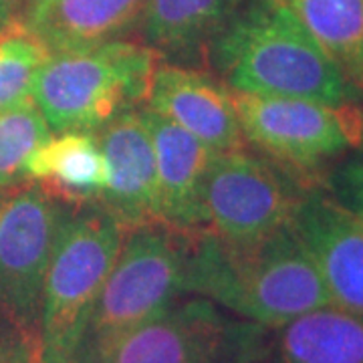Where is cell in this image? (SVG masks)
Listing matches in <instances>:
<instances>
[{"label":"cell","mask_w":363,"mask_h":363,"mask_svg":"<svg viewBox=\"0 0 363 363\" xmlns=\"http://www.w3.org/2000/svg\"><path fill=\"white\" fill-rule=\"evenodd\" d=\"M281 2H283V0H281Z\"/></svg>","instance_id":"cell-25"},{"label":"cell","mask_w":363,"mask_h":363,"mask_svg":"<svg viewBox=\"0 0 363 363\" xmlns=\"http://www.w3.org/2000/svg\"><path fill=\"white\" fill-rule=\"evenodd\" d=\"M188 234L164 222L125 233L69 363H104L121 339L184 295Z\"/></svg>","instance_id":"cell-5"},{"label":"cell","mask_w":363,"mask_h":363,"mask_svg":"<svg viewBox=\"0 0 363 363\" xmlns=\"http://www.w3.org/2000/svg\"><path fill=\"white\" fill-rule=\"evenodd\" d=\"M128 226L99 202L71 204L43 285L37 363H69Z\"/></svg>","instance_id":"cell-4"},{"label":"cell","mask_w":363,"mask_h":363,"mask_svg":"<svg viewBox=\"0 0 363 363\" xmlns=\"http://www.w3.org/2000/svg\"><path fill=\"white\" fill-rule=\"evenodd\" d=\"M51 133L33 99L0 111V188L25 178L28 157L51 138Z\"/></svg>","instance_id":"cell-20"},{"label":"cell","mask_w":363,"mask_h":363,"mask_svg":"<svg viewBox=\"0 0 363 363\" xmlns=\"http://www.w3.org/2000/svg\"><path fill=\"white\" fill-rule=\"evenodd\" d=\"M0 363H37V347L0 309Z\"/></svg>","instance_id":"cell-21"},{"label":"cell","mask_w":363,"mask_h":363,"mask_svg":"<svg viewBox=\"0 0 363 363\" xmlns=\"http://www.w3.org/2000/svg\"><path fill=\"white\" fill-rule=\"evenodd\" d=\"M25 178L67 204L95 202L107 184V166L91 131H61L28 157Z\"/></svg>","instance_id":"cell-17"},{"label":"cell","mask_w":363,"mask_h":363,"mask_svg":"<svg viewBox=\"0 0 363 363\" xmlns=\"http://www.w3.org/2000/svg\"><path fill=\"white\" fill-rule=\"evenodd\" d=\"M69 206L37 182L0 188V309L35 347L45 274Z\"/></svg>","instance_id":"cell-7"},{"label":"cell","mask_w":363,"mask_h":363,"mask_svg":"<svg viewBox=\"0 0 363 363\" xmlns=\"http://www.w3.org/2000/svg\"><path fill=\"white\" fill-rule=\"evenodd\" d=\"M145 107L216 154L245 150L247 145L230 89L220 79L194 67L160 61Z\"/></svg>","instance_id":"cell-10"},{"label":"cell","mask_w":363,"mask_h":363,"mask_svg":"<svg viewBox=\"0 0 363 363\" xmlns=\"http://www.w3.org/2000/svg\"><path fill=\"white\" fill-rule=\"evenodd\" d=\"M49 49L35 39L21 23L0 30V111L33 99V85Z\"/></svg>","instance_id":"cell-19"},{"label":"cell","mask_w":363,"mask_h":363,"mask_svg":"<svg viewBox=\"0 0 363 363\" xmlns=\"http://www.w3.org/2000/svg\"><path fill=\"white\" fill-rule=\"evenodd\" d=\"M23 6L18 23L49 52H61L125 39L145 0H26Z\"/></svg>","instance_id":"cell-14"},{"label":"cell","mask_w":363,"mask_h":363,"mask_svg":"<svg viewBox=\"0 0 363 363\" xmlns=\"http://www.w3.org/2000/svg\"><path fill=\"white\" fill-rule=\"evenodd\" d=\"M162 55L142 40L117 39L51 52L33 85V101L52 133H95L147 101Z\"/></svg>","instance_id":"cell-3"},{"label":"cell","mask_w":363,"mask_h":363,"mask_svg":"<svg viewBox=\"0 0 363 363\" xmlns=\"http://www.w3.org/2000/svg\"><path fill=\"white\" fill-rule=\"evenodd\" d=\"M325 55L363 87V0H283Z\"/></svg>","instance_id":"cell-18"},{"label":"cell","mask_w":363,"mask_h":363,"mask_svg":"<svg viewBox=\"0 0 363 363\" xmlns=\"http://www.w3.org/2000/svg\"><path fill=\"white\" fill-rule=\"evenodd\" d=\"M4 2H6V4L11 6V11H14V9H18L21 4H25L26 0H4Z\"/></svg>","instance_id":"cell-24"},{"label":"cell","mask_w":363,"mask_h":363,"mask_svg":"<svg viewBox=\"0 0 363 363\" xmlns=\"http://www.w3.org/2000/svg\"><path fill=\"white\" fill-rule=\"evenodd\" d=\"M156 156V220L182 233L200 230L202 188L216 152L166 117L143 107Z\"/></svg>","instance_id":"cell-13"},{"label":"cell","mask_w":363,"mask_h":363,"mask_svg":"<svg viewBox=\"0 0 363 363\" xmlns=\"http://www.w3.org/2000/svg\"><path fill=\"white\" fill-rule=\"evenodd\" d=\"M350 190L351 198L355 202V210L353 212H357L363 218V166H359V168H355L351 172Z\"/></svg>","instance_id":"cell-22"},{"label":"cell","mask_w":363,"mask_h":363,"mask_svg":"<svg viewBox=\"0 0 363 363\" xmlns=\"http://www.w3.org/2000/svg\"><path fill=\"white\" fill-rule=\"evenodd\" d=\"M260 363H363V317L325 305L267 331Z\"/></svg>","instance_id":"cell-16"},{"label":"cell","mask_w":363,"mask_h":363,"mask_svg":"<svg viewBox=\"0 0 363 363\" xmlns=\"http://www.w3.org/2000/svg\"><path fill=\"white\" fill-rule=\"evenodd\" d=\"M107 166V184L99 196L128 228L156 220V156L143 107L130 109L95 131Z\"/></svg>","instance_id":"cell-12"},{"label":"cell","mask_w":363,"mask_h":363,"mask_svg":"<svg viewBox=\"0 0 363 363\" xmlns=\"http://www.w3.org/2000/svg\"><path fill=\"white\" fill-rule=\"evenodd\" d=\"M184 295L206 298L264 329L331 305L311 255L291 226L257 242L190 233Z\"/></svg>","instance_id":"cell-1"},{"label":"cell","mask_w":363,"mask_h":363,"mask_svg":"<svg viewBox=\"0 0 363 363\" xmlns=\"http://www.w3.org/2000/svg\"><path fill=\"white\" fill-rule=\"evenodd\" d=\"M248 0H145L138 30L143 45L178 63L204 59Z\"/></svg>","instance_id":"cell-15"},{"label":"cell","mask_w":363,"mask_h":363,"mask_svg":"<svg viewBox=\"0 0 363 363\" xmlns=\"http://www.w3.org/2000/svg\"><path fill=\"white\" fill-rule=\"evenodd\" d=\"M301 200L281 172L247 150L216 154L202 188L200 230L230 242H257L289 228Z\"/></svg>","instance_id":"cell-9"},{"label":"cell","mask_w":363,"mask_h":363,"mask_svg":"<svg viewBox=\"0 0 363 363\" xmlns=\"http://www.w3.org/2000/svg\"><path fill=\"white\" fill-rule=\"evenodd\" d=\"M323 279L331 305L363 317V218L323 196L301 200L291 222Z\"/></svg>","instance_id":"cell-11"},{"label":"cell","mask_w":363,"mask_h":363,"mask_svg":"<svg viewBox=\"0 0 363 363\" xmlns=\"http://www.w3.org/2000/svg\"><path fill=\"white\" fill-rule=\"evenodd\" d=\"M186 297L121 339L104 363H260L269 329Z\"/></svg>","instance_id":"cell-6"},{"label":"cell","mask_w":363,"mask_h":363,"mask_svg":"<svg viewBox=\"0 0 363 363\" xmlns=\"http://www.w3.org/2000/svg\"><path fill=\"white\" fill-rule=\"evenodd\" d=\"M11 23H13V11L4 0H0V30Z\"/></svg>","instance_id":"cell-23"},{"label":"cell","mask_w":363,"mask_h":363,"mask_svg":"<svg viewBox=\"0 0 363 363\" xmlns=\"http://www.w3.org/2000/svg\"><path fill=\"white\" fill-rule=\"evenodd\" d=\"M233 91L353 104V83L281 0H248L208 49Z\"/></svg>","instance_id":"cell-2"},{"label":"cell","mask_w":363,"mask_h":363,"mask_svg":"<svg viewBox=\"0 0 363 363\" xmlns=\"http://www.w3.org/2000/svg\"><path fill=\"white\" fill-rule=\"evenodd\" d=\"M247 143L295 168H315L363 140V111L355 104L233 91Z\"/></svg>","instance_id":"cell-8"}]
</instances>
